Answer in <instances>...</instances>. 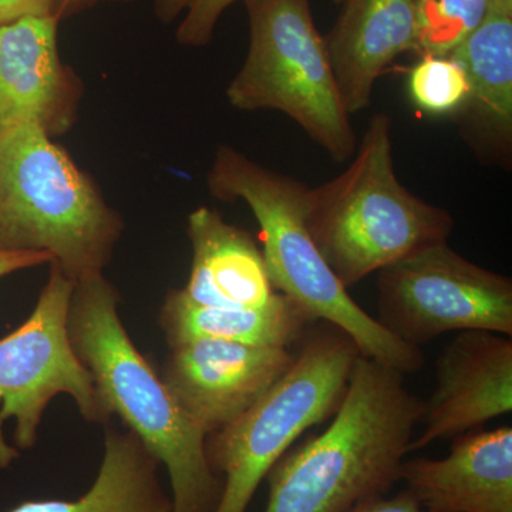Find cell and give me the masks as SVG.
Here are the masks:
<instances>
[{
    "mask_svg": "<svg viewBox=\"0 0 512 512\" xmlns=\"http://www.w3.org/2000/svg\"><path fill=\"white\" fill-rule=\"evenodd\" d=\"M217 200L244 201L261 228L262 254L274 288L311 315L342 330L360 355L407 375L423 367L420 348L403 342L363 311L333 274L309 234L306 185L220 146L207 177Z\"/></svg>",
    "mask_w": 512,
    "mask_h": 512,
    "instance_id": "3957f363",
    "label": "cell"
},
{
    "mask_svg": "<svg viewBox=\"0 0 512 512\" xmlns=\"http://www.w3.org/2000/svg\"><path fill=\"white\" fill-rule=\"evenodd\" d=\"M56 0H0V25L23 18L55 16Z\"/></svg>",
    "mask_w": 512,
    "mask_h": 512,
    "instance_id": "7402d4cb",
    "label": "cell"
},
{
    "mask_svg": "<svg viewBox=\"0 0 512 512\" xmlns=\"http://www.w3.org/2000/svg\"><path fill=\"white\" fill-rule=\"evenodd\" d=\"M359 356L342 330L316 333L254 406L207 436L208 464L224 483L215 512H247L279 458L306 430L336 413Z\"/></svg>",
    "mask_w": 512,
    "mask_h": 512,
    "instance_id": "52a82bcc",
    "label": "cell"
},
{
    "mask_svg": "<svg viewBox=\"0 0 512 512\" xmlns=\"http://www.w3.org/2000/svg\"><path fill=\"white\" fill-rule=\"evenodd\" d=\"M325 39L340 99L349 116L365 110L380 74L400 55L416 52L414 0H343Z\"/></svg>",
    "mask_w": 512,
    "mask_h": 512,
    "instance_id": "5bb4252c",
    "label": "cell"
},
{
    "mask_svg": "<svg viewBox=\"0 0 512 512\" xmlns=\"http://www.w3.org/2000/svg\"><path fill=\"white\" fill-rule=\"evenodd\" d=\"M343 0H335V3H338V5H340V3H342Z\"/></svg>",
    "mask_w": 512,
    "mask_h": 512,
    "instance_id": "4316f807",
    "label": "cell"
},
{
    "mask_svg": "<svg viewBox=\"0 0 512 512\" xmlns=\"http://www.w3.org/2000/svg\"><path fill=\"white\" fill-rule=\"evenodd\" d=\"M350 512H427L419 504V501L410 494V491L403 490L394 497H380L367 500L357 505Z\"/></svg>",
    "mask_w": 512,
    "mask_h": 512,
    "instance_id": "603a6c76",
    "label": "cell"
},
{
    "mask_svg": "<svg viewBox=\"0 0 512 512\" xmlns=\"http://www.w3.org/2000/svg\"><path fill=\"white\" fill-rule=\"evenodd\" d=\"M377 274V320L409 345L420 348L446 333L468 330L512 336L510 276L468 261L448 241Z\"/></svg>",
    "mask_w": 512,
    "mask_h": 512,
    "instance_id": "9c48e42d",
    "label": "cell"
},
{
    "mask_svg": "<svg viewBox=\"0 0 512 512\" xmlns=\"http://www.w3.org/2000/svg\"><path fill=\"white\" fill-rule=\"evenodd\" d=\"M158 467L133 431L109 429L99 474L86 494L73 501H25L3 512H171Z\"/></svg>",
    "mask_w": 512,
    "mask_h": 512,
    "instance_id": "ac0fdd59",
    "label": "cell"
},
{
    "mask_svg": "<svg viewBox=\"0 0 512 512\" xmlns=\"http://www.w3.org/2000/svg\"><path fill=\"white\" fill-rule=\"evenodd\" d=\"M74 284L56 265L28 319L0 339V468L19 450L35 447L46 407L57 394L72 396L83 419L111 420L89 370L70 343L67 318Z\"/></svg>",
    "mask_w": 512,
    "mask_h": 512,
    "instance_id": "ba28073f",
    "label": "cell"
},
{
    "mask_svg": "<svg viewBox=\"0 0 512 512\" xmlns=\"http://www.w3.org/2000/svg\"><path fill=\"white\" fill-rule=\"evenodd\" d=\"M119 293L103 274L74 284L67 330L101 402L167 468L171 512H215L224 483L212 473L204 433L175 402L128 335Z\"/></svg>",
    "mask_w": 512,
    "mask_h": 512,
    "instance_id": "7a4b0ae2",
    "label": "cell"
},
{
    "mask_svg": "<svg viewBox=\"0 0 512 512\" xmlns=\"http://www.w3.org/2000/svg\"><path fill=\"white\" fill-rule=\"evenodd\" d=\"M158 322L170 348L198 339L289 348L302 338L313 319L282 293L265 308L227 309L195 305L181 295L180 289H171Z\"/></svg>",
    "mask_w": 512,
    "mask_h": 512,
    "instance_id": "e0dca14e",
    "label": "cell"
},
{
    "mask_svg": "<svg viewBox=\"0 0 512 512\" xmlns=\"http://www.w3.org/2000/svg\"><path fill=\"white\" fill-rule=\"evenodd\" d=\"M400 481L427 512H512V429L453 439L440 460H404Z\"/></svg>",
    "mask_w": 512,
    "mask_h": 512,
    "instance_id": "4fadbf2b",
    "label": "cell"
},
{
    "mask_svg": "<svg viewBox=\"0 0 512 512\" xmlns=\"http://www.w3.org/2000/svg\"><path fill=\"white\" fill-rule=\"evenodd\" d=\"M52 256L46 252H13L0 249V278L45 264H52Z\"/></svg>",
    "mask_w": 512,
    "mask_h": 512,
    "instance_id": "cb8c5ba5",
    "label": "cell"
},
{
    "mask_svg": "<svg viewBox=\"0 0 512 512\" xmlns=\"http://www.w3.org/2000/svg\"><path fill=\"white\" fill-rule=\"evenodd\" d=\"M355 154L342 174L305 192L306 227L346 289L447 242L454 229L450 212L421 200L397 178L387 114L370 119Z\"/></svg>",
    "mask_w": 512,
    "mask_h": 512,
    "instance_id": "277c9868",
    "label": "cell"
},
{
    "mask_svg": "<svg viewBox=\"0 0 512 512\" xmlns=\"http://www.w3.org/2000/svg\"><path fill=\"white\" fill-rule=\"evenodd\" d=\"M123 229L93 178L45 131L0 128V249L46 252L77 282L103 274Z\"/></svg>",
    "mask_w": 512,
    "mask_h": 512,
    "instance_id": "5b68a950",
    "label": "cell"
},
{
    "mask_svg": "<svg viewBox=\"0 0 512 512\" xmlns=\"http://www.w3.org/2000/svg\"><path fill=\"white\" fill-rule=\"evenodd\" d=\"M409 94L414 106L424 114H457L468 96L466 70L451 56H420L410 70Z\"/></svg>",
    "mask_w": 512,
    "mask_h": 512,
    "instance_id": "ffe728a7",
    "label": "cell"
},
{
    "mask_svg": "<svg viewBox=\"0 0 512 512\" xmlns=\"http://www.w3.org/2000/svg\"><path fill=\"white\" fill-rule=\"evenodd\" d=\"M238 2L244 0H154V15L164 25L178 22V45L204 47L214 39L224 13Z\"/></svg>",
    "mask_w": 512,
    "mask_h": 512,
    "instance_id": "44dd1931",
    "label": "cell"
},
{
    "mask_svg": "<svg viewBox=\"0 0 512 512\" xmlns=\"http://www.w3.org/2000/svg\"><path fill=\"white\" fill-rule=\"evenodd\" d=\"M490 12L512 16V0H490Z\"/></svg>",
    "mask_w": 512,
    "mask_h": 512,
    "instance_id": "484cf974",
    "label": "cell"
},
{
    "mask_svg": "<svg viewBox=\"0 0 512 512\" xmlns=\"http://www.w3.org/2000/svg\"><path fill=\"white\" fill-rule=\"evenodd\" d=\"M56 16L0 25V128L35 126L50 138L72 130L84 86L60 57Z\"/></svg>",
    "mask_w": 512,
    "mask_h": 512,
    "instance_id": "8fae6325",
    "label": "cell"
},
{
    "mask_svg": "<svg viewBox=\"0 0 512 512\" xmlns=\"http://www.w3.org/2000/svg\"><path fill=\"white\" fill-rule=\"evenodd\" d=\"M448 56L467 73L468 96L457 113L464 138L478 156L505 167L512 153V16L488 12Z\"/></svg>",
    "mask_w": 512,
    "mask_h": 512,
    "instance_id": "2e32d148",
    "label": "cell"
},
{
    "mask_svg": "<svg viewBox=\"0 0 512 512\" xmlns=\"http://www.w3.org/2000/svg\"><path fill=\"white\" fill-rule=\"evenodd\" d=\"M161 380L207 436L247 412L292 366L289 348L198 339L171 346Z\"/></svg>",
    "mask_w": 512,
    "mask_h": 512,
    "instance_id": "30bf717a",
    "label": "cell"
},
{
    "mask_svg": "<svg viewBox=\"0 0 512 512\" xmlns=\"http://www.w3.org/2000/svg\"><path fill=\"white\" fill-rule=\"evenodd\" d=\"M187 234L192 264L187 285L180 289L185 299L227 309H261L275 301L279 292L249 232L200 207L188 215Z\"/></svg>",
    "mask_w": 512,
    "mask_h": 512,
    "instance_id": "9a60e30c",
    "label": "cell"
},
{
    "mask_svg": "<svg viewBox=\"0 0 512 512\" xmlns=\"http://www.w3.org/2000/svg\"><path fill=\"white\" fill-rule=\"evenodd\" d=\"M403 373L357 357L325 431L292 447L269 470L265 512H350L400 481L420 402Z\"/></svg>",
    "mask_w": 512,
    "mask_h": 512,
    "instance_id": "6da1fadb",
    "label": "cell"
},
{
    "mask_svg": "<svg viewBox=\"0 0 512 512\" xmlns=\"http://www.w3.org/2000/svg\"><path fill=\"white\" fill-rule=\"evenodd\" d=\"M419 56H448L490 12V0H414Z\"/></svg>",
    "mask_w": 512,
    "mask_h": 512,
    "instance_id": "d6986e66",
    "label": "cell"
},
{
    "mask_svg": "<svg viewBox=\"0 0 512 512\" xmlns=\"http://www.w3.org/2000/svg\"><path fill=\"white\" fill-rule=\"evenodd\" d=\"M114 2H127V0H56L55 16L62 23L63 20L73 18L103 3Z\"/></svg>",
    "mask_w": 512,
    "mask_h": 512,
    "instance_id": "d4e9b609",
    "label": "cell"
},
{
    "mask_svg": "<svg viewBox=\"0 0 512 512\" xmlns=\"http://www.w3.org/2000/svg\"><path fill=\"white\" fill-rule=\"evenodd\" d=\"M512 412V340L487 330L460 332L436 362V386L421 407L423 429L409 453L453 440Z\"/></svg>",
    "mask_w": 512,
    "mask_h": 512,
    "instance_id": "7c38bea8",
    "label": "cell"
},
{
    "mask_svg": "<svg viewBox=\"0 0 512 512\" xmlns=\"http://www.w3.org/2000/svg\"><path fill=\"white\" fill-rule=\"evenodd\" d=\"M249 22L245 62L227 89L242 111L274 110L295 121L336 163L357 148L311 0H244Z\"/></svg>",
    "mask_w": 512,
    "mask_h": 512,
    "instance_id": "8992f818",
    "label": "cell"
}]
</instances>
